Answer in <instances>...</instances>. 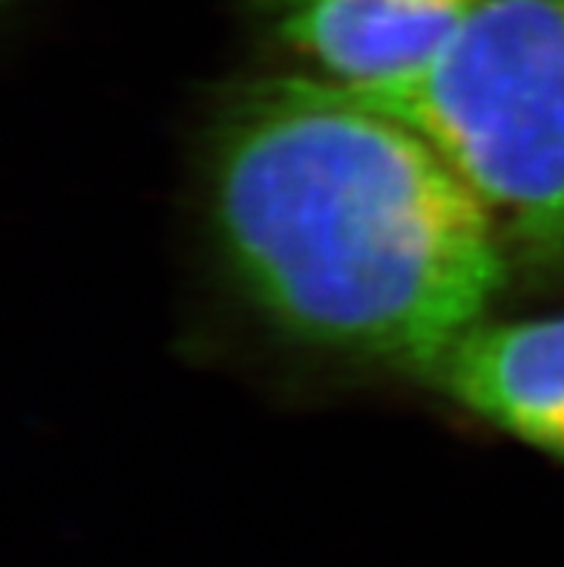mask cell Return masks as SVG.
Here are the masks:
<instances>
[{"label": "cell", "mask_w": 564, "mask_h": 567, "mask_svg": "<svg viewBox=\"0 0 564 567\" xmlns=\"http://www.w3.org/2000/svg\"><path fill=\"white\" fill-rule=\"evenodd\" d=\"M418 378L481 424L564 464V315L486 317Z\"/></svg>", "instance_id": "obj_4"}, {"label": "cell", "mask_w": 564, "mask_h": 567, "mask_svg": "<svg viewBox=\"0 0 564 567\" xmlns=\"http://www.w3.org/2000/svg\"><path fill=\"white\" fill-rule=\"evenodd\" d=\"M351 95L450 162L510 259L564 257V0H486L427 64Z\"/></svg>", "instance_id": "obj_2"}, {"label": "cell", "mask_w": 564, "mask_h": 567, "mask_svg": "<svg viewBox=\"0 0 564 567\" xmlns=\"http://www.w3.org/2000/svg\"><path fill=\"white\" fill-rule=\"evenodd\" d=\"M211 223L259 315L320 352L412 369L490 317L510 254L427 138L283 70L236 86L211 136Z\"/></svg>", "instance_id": "obj_1"}, {"label": "cell", "mask_w": 564, "mask_h": 567, "mask_svg": "<svg viewBox=\"0 0 564 567\" xmlns=\"http://www.w3.org/2000/svg\"><path fill=\"white\" fill-rule=\"evenodd\" d=\"M288 70L363 93L403 79L486 0H239Z\"/></svg>", "instance_id": "obj_3"}]
</instances>
